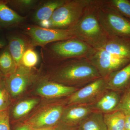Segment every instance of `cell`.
<instances>
[{"label":"cell","mask_w":130,"mask_h":130,"mask_svg":"<svg viewBox=\"0 0 130 130\" xmlns=\"http://www.w3.org/2000/svg\"><path fill=\"white\" fill-rule=\"evenodd\" d=\"M55 63L57 66L52 68L48 76L54 82L64 85L77 87L102 77L86 58L68 59Z\"/></svg>","instance_id":"obj_1"},{"label":"cell","mask_w":130,"mask_h":130,"mask_svg":"<svg viewBox=\"0 0 130 130\" xmlns=\"http://www.w3.org/2000/svg\"><path fill=\"white\" fill-rule=\"evenodd\" d=\"M96 1L85 9L78 22L70 29L76 38L94 48H101L107 36L100 24L95 9Z\"/></svg>","instance_id":"obj_2"},{"label":"cell","mask_w":130,"mask_h":130,"mask_svg":"<svg viewBox=\"0 0 130 130\" xmlns=\"http://www.w3.org/2000/svg\"><path fill=\"white\" fill-rule=\"evenodd\" d=\"M93 49L77 38L47 44L41 48V56L45 62L56 63L73 58H87Z\"/></svg>","instance_id":"obj_3"},{"label":"cell","mask_w":130,"mask_h":130,"mask_svg":"<svg viewBox=\"0 0 130 130\" xmlns=\"http://www.w3.org/2000/svg\"><path fill=\"white\" fill-rule=\"evenodd\" d=\"M91 0H67L56 9L48 20L42 21L43 28L70 29L78 22L85 9L94 2Z\"/></svg>","instance_id":"obj_4"},{"label":"cell","mask_w":130,"mask_h":130,"mask_svg":"<svg viewBox=\"0 0 130 130\" xmlns=\"http://www.w3.org/2000/svg\"><path fill=\"white\" fill-rule=\"evenodd\" d=\"M96 16L107 36L130 38V20L105 4L96 2Z\"/></svg>","instance_id":"obj_5"},{"label":"cell","mask_w":130,"mask_h":130,"mask_svg":"<svg viewBox=\"0 0 130 130\" xmlns=\"http://www.w3.org/2000/svg\"><path fill=\"white\" fill-rule=\"evenodd\" d=\"M23 33L30 41L31 47H43L55 42L76 38L70 29H59L43 28L35 25L23 27Z\"/></svg>","instance_id":"obj_6"},{"label":"cell","mask_w":130,"mask_h":130,"mask_svg":"<svg viewBox=\"0 0 130 130\" xmlns=\"http://www.w3.org/2000/svg\"><path fill=\"white\" fill-rule=\"evenodd\" d=\"M86 58L104 78L130 63V60L115 56L101 48L93 49Z\"/></svg>","instance_id":"obj_7"},{"label":"cell","mask_w":130,"mask_h":130,"mask_svg":"<svg viewBox=\"0 0 130 130\" xmlns=\"http://www.w3.org/2000/svg\"><path fill=\"white\" fill-rule=\"evenodd\" d=\"M38 78V74L33 68L20 65L15 72L5 79V86L11 97L22 94L29 85Z\"/></svg>","instance_id":"obj_8"},{"label":"cell","mask_w":130,"mask_h":130,"mask_svg":"<svg viewBox=\"0 0 130 130\" xmlns=\"http://www.w3.org/2000/svg\"><path fill=\"white\" fill-rule=\"evenodd\" d=\"M107 90L104 78L101 77L78 89L69 96L68 104L90 105L95 102Z\"/></svg>","instance_id":"obj_9"},{"label":"cell","mask_w":130,"mask_h":130,"mask_svg":"<svg viewBox=\"0 0 130 130\" xmlns=\"http://www.w3.org/2000/svg\"><path fill=\"white\" fill-rule=\"evenodd\" d=\"M65 107L56 104L38 113L25 123L33 129L55 126L60 122Z\"/></svg>","instance_id":"obj_10"},{"label":"cell","mask_w":130,"mask_h":130,"mask_svg":"<svg viewBox=\"0 0 130 130\" xmlns=\"http://www.w3.org/2000/svg\"><path fill=\"white\" fill-rule=\"evenodd\" d=\"M95 110L91 105H73L65 108L60 121L61 124L78 126L80 123Z\"/></svg>","instance_id":"obj_11"},{"label":"cell","mask_w":130,"mask_h":130,"mask_svg":"<svg viewBox=\"0 0 130 130\" xmlns=\"http://www.w3.org/2000/svg\"><path fill=\"white\" fill-rule=\"evenodd\" d=\"M41 83L37 92L40 95L47 98L70 96L79 89L77 87L67 86L53 81L44 80Z\"/></svg>","instance_id":"obj_12"},{"label":"cell","mask_w":130,"mask_h":130,"mask_svg":"<svg viewBox=\"0 0 130 130\" xmlns=\"http://www.w3.org/2000/svg\"><path fill=\"white\" fill-rule=\"evenodd\" d=\"M7 46L17 66L21 65V59L28 49L31 47L29 38L24 33H15L7 37Z\"/></svg>","instance_id":"obj_13"},{"label":"cell","mask_w":130,"mask_h":130,"mask_svg":"<svg viewBox=\"0 0 130 130\" xmlns=\"http://www.w3.org/2000/svg\"><path fill=\"white\" fill-rule=\"evenodd\" d=\"M101 48L115 56L130 61V38L107 36Z\"/></svg>","instance_id":"obj_14"},{"label":"cell","mask_w":130,"mask_h":130,"mask_svg":"<svg viewBox=\"0 0 130 130\" xmlns=\"http://www.w3.org/2000/svg\"><path fill=\"white\" fill-rule=\"evenodd\" d=\"M105 78L107 90L123 93L130 83V63Z\"/></svg>","instance_id":"obj_15"},{"label":"cell","mask_w":130,"mask_h":130,"mask_svg":"<svg viewBox=\"0 0 130 130\" xmlns=\"http://www.w3.org/2000/svg\"><path fill=\"white\" fill-rule=\"evenodd\" d=\"M27 18L9 7L6 1L0 0V28L7 29L23 25Z\"/></svg>","instance_id":"obj_16"},{"label":"cell","mask_w":130,"mask_h":130,"mask_svg":"<svg viewBox=\"0 0 130 130\" xmlns=\"http://www.w3.org/2000/svg\"><path fill=\"white\" fill-rule=\"evenodd\" d=\"M120 93L107 90L95 102L91 105L96 111L107 113L116 110L121 99Z\"/></svg>","instance_id":"obj_17"},{"label":"cell","mask_w":130,"mask_h":130,"mask_svg":"<svg viewBox=\"0 0 130 130\" xmlns=\"http://www.w3.org/2000/svg\"><path fill=\"white\" fill-rule=\"evenodd\" d=\"M67 0L41 1L32 14V20L38 25L42 21L48 20L55 10L65 4Z\"/></svg>","instance_id":"obj_18"},{"label":"cell","mask_w":130,"mask_h":130,"mask_svg":"<svg viewBox=\"0 0 130 130\" xmlns=\"http://www.w3.org/2000/svg\"><path fill=\"white\" fill-rule=\"evenodd\" d=\"M80 130H108L103 119V114L95 111L78 126Z\"/></svg>","instance_id":"obj_19"},{"label":"cell","mask_w":130,"mask_h":130,"mask_svg":"<svg viewBox=\"0 0 130 130\" xmlns=\"http://www.w3.org/2000/svg\"><path fill=\"white\" fill-rule=\"evenodd\" d=\"M126 115L120 110L103 114V119L108 130H124Z\"/></svg>","instance_id":"obj_20"},{"label":"cell","mask_w":130,"mask_h":130,"mask_svg":"<svg viewBox=\"0 0 130 130\" xmlns=\"http://www.w3.org/2000/svg\"><path fill=\"white\" fill-rule=\"evenodd\" d=\"M18 66L7 46L0 50V72L6 77L15 72Z\"/></svg>","instance_id":"obj_21"},{"label":"cell","mask_w":130,"mask_h":130,"mask_svg":"<svg viewBox=\"0 0 130 130\" xmlns=\"http://www.w3.org/2000/svg\"><path fill=\"white\" fill-rule=\"evenodd\" d=\"M8 6L18 13H25L36 9L41 1L5 0Z\"/></svg>","instance_id":"obj_22"},{"label":"cell","mask_w":130,"mask_h":130,"mask_svg":"<svg viewBox=\"0 0 130 130\" xmlns=\"http://www.w3.org/2000/svg\"><path fill=\"white\" fill-rule=\"evenodd\" d=\"M37 99L25 100L18 103L13 107L12 115L13 118L18 119L25 116L38 103Z\"/></svg>","instance_id":"obj_23"},{"label":"cell","mask_w":130,"mask_h":130,"mask_svg":"<svg viewBox=\"0 0 130 130\" xmlns=\"http://www.w3.org/2000/svg\"><path fill=\"white\" fill-rule=\"evenodd\" d=\"M105 4L122 16L130 20V1L128 0H111Z\"/></svg>","instance_id":"obj_24"},{"label":"cell","mask_w":130,"mask_h":130,"mask_svg":"<svg viewBox=\"0 0 130 130\" xmlns=\"http://www.w3.org/2000/svg\"><path fill=\"white\" fill-rule=\"evenodd\" d=\"M39 60V55L35 48L30 47L24 54L21 59V65L29 68H34Z\"/></svg>","instance_id":"obj_25"},{"label":"cell","mask_w":130,"mask_h":130,"mask_svg":"<svg viewBox=\"0 0 130 130\" xmlns=\"http://www.w3.org/2000/svg\"><path fill=\"white\" fill-rule=\"evenodd\" d=\"M11 103V96L5 86L4 79L0 82V112L8 109Z\"/></svg>","instance_id":"obj_26"},{"label":"cell","mask_w":130,"mask_h":130,"mask_svg":"<svg viewBox=\"0 0 130 130\" xmlns=\"http://www.w3.org/2000/svg\"><path fill=\"white\" fill-rule=\"evenodd\" d=\"M116 110L123 112L126 115L130 114V83L123 92Z\"/></svg>","instance_id":"obj_27"},{"label":"cell","mask_w":130,"mask_h":130,"mask_svg":"<svg viewBox=\"0 0 130 130\" xmlns=\"http://www.w3.org/2000/svg\"><path fill=\"white\" fill-rule=\"evenodd\" d=\"M0 130H10L8 109L0 112Z\"/></svg>","instance_id":"obj_28"},{"label":"cell","mask_w":130,"mask_h":130,"mask_svg":"<svg viewBox=\"0 0 130 130\" xmlns=\"http://www.w3.org/2000/svg\"><path fill=\"white\" fill-rule=\"evenodd\" d=\"M56 130H80L78 126H72L63 124L56 127Z\"/></svg>","instance_id":"obj_29"},{"label":"cell","mask_w":130,"mask_h":130,"mask_svg":"<svg viewBox=\"0 0 130 130\" xmlns=\"http://www.w3.org/2000/svg\"><path fill=\"white\" fill-rule=\"evenodd\" d=\"M15 130H33V128L28 124L24 123L17 126Z\"/></svg>","instance_id":"obj_30"},{"label":"cell","mask_w":130,"mask_h":130,"mask_svg":"<svg viewBox=\"0 0 130 130\" xmlns=\"http://www.w3.org/2000/svg\"><path fill=\"white\" fill-rule=\"evenodd\" d=\"M124 130H130V114L126 115Z\"/></svg>","instance_id":"obj_31"},{"label":"cell","mask_w":130,"mask_h":130,"mask_svg":"<svg viewBox=\"0 0 130 130\" xmlns=\"http://www.w3.org/2000/svg\"><path fill=\"white\" fill-rule=\"evenodd\" d=\"M7 46V41L5 38L0 37V50Z\"/></svg>","instance_id":"obj_32"},{"label":"cell","mask_w":130,"mask_h":130,"mask_svg":"<svg viewBox=\"0 0 130 130\" xmlns=\"http://www.w3.org/2000/svg\"><path fill=\"white\" fill-rule=\"evenodd\" d=\"M33 130H56V126H53V127L35 128V129H33Z\"/></svg>","instance_id":"obj_33"},{"label":"cell","mask_w":130,"mask_h":130,"mask_svg":"<svg viewBox=\"0 0 130 130\" xmlns=\"http://www.w3.org/2000/svg\"><path fill=\"white\" fill-rule=\"evenodd\" d=\"M5 77L3 76V74L0 72V82L5 79Z\"/></svg>","instance_id":"obj_34"}]
</instances>
